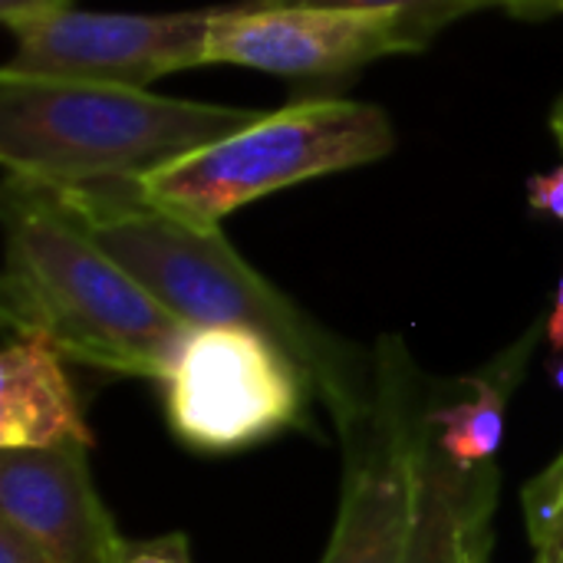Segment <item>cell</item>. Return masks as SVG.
Wrapping results in <instances>:
<instances>
[{"mask_svg":"<svg viewBox=\"0 0 563 563\" xmlns=\"http://www.w3.org/2000/svg\"><path fill=\"white\" fill-rule=\"evenodd\" d=\"M3 323L36 333L76 363L168 379L185 336L132 274H125L46 188L3 181Z\"/></svg>","mask_w":563,"mask_h":563,"instance_id":"cell-1","label":"cell"},{"mask_svg":"<svg viewBox=\"0 0 563 563\" xmlns=\"http://www.w3.org/2000/svg\"><path fill=\"white\" fill-rule=\"evenodd\" d=\"M53 191L92 241L132 274L188 330L241 327L277 343L336 412L340 426L363 406L340 350L221 234L188 224L139 195V185Z\"/></svg>","mask_w":563,"mask_h":563,"instance_id":"cell-2","label":"cell"},{"mask_svg":"<svg viewBox=\"0 0 563 563\" xmlns=\"http://www.w3.org/2000/svg\"><path fill=\"white\" fill-rule=\"evenodd\" d=\"M257 115L254 109L3 66L0 165L7 178L56 191L139 185Z\"/></svg>","mask_w":563,"mask_h":563,"instance_id":"cell-3","label":"cell"},{"mask_svg":"<svg viewBox=\"0 0 563 563\" xmlns=\"http://www.w3.org/2000/svg\"><path fill=\"white\" fill-rule=\"evenodd\" d=\"M383 363L376 396L340 426L346 485L320 563H472L482 511L435 472L429 422H409L399 363L389 353Z\"/></svg>","mask_w":563,"mask_h":563,"instance_id":"cell-4","label":"cell"},{"mask_svg":"<svg viewBox=\"0 0 563 563\" xmlns=\"http://www.w3.org/2000/svg\"><path fill=\"white\" fill-rule=\"evenodd\" d=\"M396 148L386 109L356 99H300L145 175L139 195L198 228L280 188L360 168Z\"/></svg>","mask_w":563,"mask_h":563,"instance_id":"cell-5","label":"cell"},{"mask_svg":"<svg viewBox=\"0 0 563 563\" xmlns=\"http://www.w3.org/2000/svg\"><path fill=\"white\" fill-rule=\"evenodd\" d=\"M303 369L267 336L241 327L191 330L165 379L181 442L234 452L303 422Z\"/></svg>","mask_w":563,"mask_h":563,"instance_id":"cell-6","label":"cell"},{"mask_svg":"<svg viewBox=\"0 0 563 563\" xmlns=\"http://www.w3.org/2000/svg\"><path fill=\"white\" fill-rule=\"evenodd\" d=\"M224 10L228 7L178 13L66 10L16 33V53L7 69L145 89L168 73L205 66L208 33Z\"/></svg>","mask_w":563,"mask_h":563,"instance_id":"cell-7","label":"cell"},{"mask_svg":"<svg viewBox=\"0 0 563 563\" xmlns=\"http://www.w3.org/2000/svg\"><path fill=\"white\" fill-rule=\"evenodd\" d=\"M419 53L396 10L231 3L208 33V63H234L284 79H333L360 66Z\"/></svg>","mask_w":563,"mask_h":563,"instance_id":"cell-8","label":"cell"},{"mask_svg":"<svg viewBox=\"0 0 563 563\" xmlns=\"http://www.w3.org/2000/svg\"><path fill=\"white\" fill-rule=\"evenodd\" d=\"M0 518L59 563H119L125 548L92 488L82 445L0 452Z\"/></svg>","mask_w":563,"mask_h":563,"instance_id":"cell-9","label":"cell"},{"mask_svg":"<svg viewBox=\"0 0 563 563\" xmlns=\"http://www.w3.org/2000/svg\"><path fill=\"white\" fill-rule=\"evenodd\" d=\"M92 445L59 353L36 333H16L0 356V449Z\"/></svg>","mask_w":563,"mask_h":563,"instance_id":"cell-10","label":"cell"},{"mask_svg":"<svg viewBox=\"0 0 563 563\" xmlns=\"http://www.w3.org/2000/svg\"><path fill=\"white\" fill-rule=\"evenodd\" d=\"M475 396L432 412L426 422L439 429V452L459 472H475L485 465L505 442V409H508V386L511 379H468Z\"/></svg>","mask_w":563,"mask_h":563,"instance_id":"cell-11","label":"cell"},{"mask_svg":"<svg viewBox=\"0 0 563 563\" xmlns=\"http://www.w3.org/2000/svg\"><path fill=\"white\" fill-rule=\"evenodd\" d=\"M257 7H333V10H396L406 20L409 36L419 53L432 43L439 30L465 13L485 10L498 0H254Z\"/></svg>","mask_w":563,"mask_h":563,"instance_id":"cell-12","label":"cell"},{"mask_svg":"<svg viewBox=\"0 0 563 563\" xmlns=\"http://www.w3.org/2000/svg\"><path fill=\"white\" fill-rule=\"evenodd\" d=\"M525 518L538 563H563V452L525 488Z\"/></svg>","mask_w":563,"mask_h":563,"instance_id":"cell-13","label":"cell"},{"mask_svg":"<svg viewBox=\"0 0 563 563\" xmlns=\"http://www.w3.org/2000/svg\"><path fill=\"white\" fill-rule=\"evenodd\" d=\"M73 0H0V20L7 23V30L23 33L26 26H36L49 16H59Z\"/></svg>","mask_w":563,"mask_h":563,"instance_id":"cell-14","label":"cell"},{"mask_svg":"<svg viewBox=\"0 0 563 563\" xmlns=\"http://www.w3.org/2000/svg\"><path fill=\"white\" fill-rule=\"evenodd\" d=\"M119 563H191V558H188L185 534H168V538H155L142 544L125 541Z\"/></svg>","mask_w":563,"mask_h":563,"instance_id":"cell-15","label":"cell"},{"mask_svg":"<svg viewBox=\"0 0 563 563\" xmlns=\"http://www.w3.org/2000/svg\"><path fill=\"white\" fill-rule=\"evenodd\" d=\"M0 563H59L43 544L0 518Z\"/></svg>","mask_w":563,"mask_h":563,"instance_id":"cell-16","label":"cell"},{"mask_svg":"<svg viewBox=\"0 0 563 563\" xmlns=\"http://www.w3.org/2000/svg\"><path fill=\"white\" fill-rule=\"evenodd\" d=\"M528 205L541 214L563 221V165H558L554 172L534 175L528 181Z\"/></svg>","mask_w":563,"mask_h":563,"instance_id":"cell-17","label":"cell"},{"mask_svg":"<svg viewBox=\"0 0 563 563\" xmlns=\"http://www.w3.org/2000/svg\"><path fill=\"white\" fill-rule=\"evenodd\" d=\"M501 7L521 20H544V16L563 13V0H501Z\"/></svg>","mask_w":563,"mask_h":563,"instance_id":"cell-18","label":"cell"},{"mask_svg":"<svg viewBox=\"0 0 563 563\" xmlns=\"http://www.w3.org/2000/svg\"><path fill=\"white\" fill-rule=\"evenodd\" d=\"M548 336H551L554 350H563V274H561V284H558L554 313H551V320H548Z\"/></svg>","mask_w":563,"mask_h":563,"instance_id":"cell-19","label":"cell"},{"mask_svg":"<svg viewBox=\"0 0 563 563\" xmlns=\"http://www.w3.org/2000/svg\"><path fill=\"white\" fill-rule=\"evenodd\" d=\"M551 132H554V139L563 145V96L554 102V109H551Z\"/></svg>","mask_w":563,"mask_h":563,"instance_id":"cell-20","label":"cell"},{"mask_svg":"<svg viewBox=\"0 0 563 563\" xmlns=\"http://www.w3.org/2000/svg\"><path fill=\"white\" fill-rule=\"evenodd\" d=\"M551 376H554V383L563 389V353L554 360V363H551Z\"/></svg>","mask_w":563,"mask_h":563,"instance_id":"cell-21","label":"cell"},{"mask_svg":"<svg viewBox=\"0 0 563 563\" xmlns=\"http://www.w3.org/2000/svg\"><path fill=\"white\" fill-rule=\"evenodd\" d=\"M498 3H501V0H498Z\"/></svg>","mask_w":563,"mask_h":563,"instance_id":"cell-22","label":"cell"}]
</instances>
